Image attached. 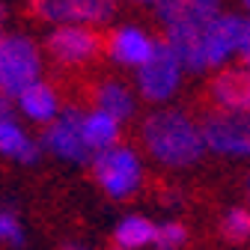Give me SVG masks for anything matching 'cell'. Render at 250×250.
Here are the masks:
<instances>
[{
  "instance_id": "obj_1",
  "label": "cell",
  "mask_w": 250,
  "mask_h": 250,
  "mask_svg": "<svg viewBox=\"0 0 250 250\" xmlns=\"http://www.w3.org/2000/svg\"><path fill=\"white\" fill-rule=\"evenodd\" d=\"M143 143L155 161L167 167H191L203 149V128L182 110H158L143 122Z\"/></svg>"
},
{
  "instance_id": "obj_2",
  "label": "cell",
  "mask_w": 250,
  "mask_h": 250,
  "mask_svg": "<svg viewBox=\"0 0 250 250\" xmlns=\"http://www.w3.org/2000/svg\"><path fill=\"white\" fill-rule=\"evenodd\" d=\"M221 15L214 0H185V9L176 21L167 24V48L176 54L182 69H206V30Z\"/></svg>"
},
{
  "instance_id": "obj_3",
  "label": "cell",
  "mask_w": 250,
  "mask_h": 250,
  "mask_svg": "<svg viewBox=\"0 0 250 250\" xmlns=\"http://www.w3.org/2000/svg\"><path fill=\"white\" fill-rule=\"evenodd\" d=\"M39 51L27 36H0V92L21 96L27 86L39 83Z\"/></svg>"
},
{
  "instance_id": "obj_4",
  "label": "cell",
  "mask_w": 250,
  "mask_h": 250,
  "mask_svg": "<svg viewBox=\"0 0 250 250\" xmlns=\"http://www.w3.org/2000/svg\"><path fill=\"white\" fill-rule=\"evenodd\" d=\"M92 173H96L102 191L113 200L131 197L140 188V179H143L140 158L131 149H122V146H113V149L96 155L92 158Z\"/></svg>"
},
{
  "instance_id": "obj_5",
  "label": "cell",
  "mask_w": 250,
  "mask_h": 250,
  "mask_svg": "<svg viewBox=\"0 0 250 250\" xmlns=\"http://www.w3.org/2000/svg\"><path fill=\"white\" fill-rule=\"evenodd\" d=\"M206 149L232 158H250V113L217 110L203 122Z\"/></svg>"
},
{
  "instance_id": "obj_6",
  "label": "cell",
  "mask_w": 250,
  "mask_h": 250,
  "mask_svg": "<svg viewBox=\"0 0 250 250\" xmlns=\"http://www.w3.org/2000/svg\"><path fill=\"white\" fill-rule=\"evenodd\" d=\"M45 149L54 152L62 161H72V164L92 161V152L86 149V140H83V113L75 107L60 110V116L45 131Z\"/></svg>"
},
{
  "instance_id": "obj_7",
  "label": "cell",
  "mask_w": 250,
  "mask_h": 250,
  "mask_svg": "<svg viewBox=\"0 0 250 250\" xmlns=\"http://www.w3.org/2000/svg\"><path fill=\"white\" fill-rule=\"evenodd\" d=\"M179 81H182V62L167 48V42H158L152 60L143 69H137V89L149 102H164L179 89Z\"/></svg>"
},
{
  "instance_id": "obj_8",
  "label": "cell",
  "mask_w": 250,
  "mask_h": 250,
  "mask_svg": "<svg viewBox=\"0 0 250 250\" xmlns=\"http://www.w3.org/2000/svg\"><path fill=\"white\" fill-rule=\"evenodd\" d=\"M33 9L48 21H60L62 27H83L89 21H107L113 15V3H104V0H42Z\"/></svg>"
},
{
  "instance_id": "obj_9",
  "label": "cell",
  "mask_w": 250,
  "mask_h": 250,
  "mask_svg": "<svg viewBox=\"0 0 250 250\" xmlns=\"http://www.w3.org/2000/svg\"><path fill=\"white\" fill-rule=\"evenodd\" d=\"M241 36H244V18L221 12L206 30V66H221L232 54H238Z\"/></svg>"
},
{
  "instance_id": "obj_10",
  "label": "cell",
  "mask_w": 250,
  "mask_h": 250,
  "mask_svg": "<svg viewBox=\"0 0 250 250\" xmlns=\"http://www.w3.org/2000/svg\"><path fill=\"white\" fill-rule=\"evenodd\" d=\"M48 48L60 62H86L99 51V36L89 27L66 24L48 36Z\"/></svg>"
},
{
  "instance_id": "obj_11",
  "label": "cell",
  "mask_w": 250,
  "mask_h": 250,
  "mask_svg": "<svg viewBox=\"0 0 250 250\" xmlns=\"http://www.w3.org/2000/svg\"><path fill=\"white\" fill-rule=\"evenodd\" d=\"M211 99L227 113H250V69H227L211 81Z\"/></svg>"
},
{
  "instance_id": "obj_12",
  "label": "cell",
  "mask_w": 250,
  "mask_h": 250,
  "mask_svg": "<svg viewBox=\"0 0 250 250\" xmlns=\"http://www.w3.org/2000/svg\"><path fill=\"white\" fill-rule=\"evenodd\" d=\"M155 48H158V42H152V36L143 33L140 27H122L110 36V54H113L116 62H122V66L143 69L152 60Z\"/></svg>"
},
{
  "instance_id": "obj_13",
  "label": "cell",
  "mask_w": 250,
  "mask_h": 250,
  "mask_svg": "<svg viewBox=\"0 0 250 250\" xmlns=\"http://www.w3.org/2000/svg\"><path fill=\"white\" fill-rule=\"evenodd\" d=\"M18 107L27 119H33V122H54L60 116V104H57V96H54V89L48 83H33V86H27L21 96H18Z\"/></svg>"
},
{
  "instance_id": "obj_14",
  "label": "cell",
  "mask_w": 250,
  "mask_h": 250,
  "mask_svg": "<svg viewBox=\"0 0 250 250\" xmlns=\"http://www.w3.org/2000/svg\"><path fill=\"white\" fill-rule=\"evenodd\" d=\"M116 137H119V122L113 116L102 113L99 107L83 116V140H86V149L92 152V158L113 149Z\"/></svg>"
},
{
  "instance_id": "obj_15",
  "label": "cell",
  "mask_w": 250,
  "mask_h": 250,
  "mask_svg": "<svg viewBox=\"0 0 250 250\" xmlns=\"http://www.w3.org/2000/svg\"><path fill=\"white\" fill-rule=\"evenodd\" d=\"M0 155L21 164H33L39 161V146L24 134L15 119H0Z\"/></svg>"
},
{
  "instance_id": "obj_16",
  "label": "cell",
  "mask_w": 250,
  "mask_h": 250,
  "mask_svg": "<svg viewBox=\"0 0 250 250\" xmlns=\"http://www.w3.org/2000/svg\"><path fill=\"white\" fill-rule=\"evenodd\" d=\"M96 104H99L102 113L113 116L116 122L128 119V116L137 110L134 92L125 86V83H119V81H107V83H102V86L96 89Z\"/></svg>"
},
{
  "instance_id": "obj_17",
  "label": "cell",
  "mask_w": 250,
  "mask_h": 250,
  "mask_svg": "<svg viewBox=\"0 0 250 250\" xmlns=\"http://www.w3.org/2000/svg\"><path fill=\"white\" fill-rule=\"evenodd\" d=\"M155 227L152 221H146V217L140 214H131V217H125V221L116 227V244L119 250H137V247H146L155 241Z\"/></svg>"
},
{
  "instance_id": "obj_18",
  "label": "cell",
  "mask_w": 250,
  "mask_h": 250,
  "mask_svg": "<svg viewBox=\"0 0 250 250\" xmlns=\"http://www.w3.org/2000/svg\"><path fill=\"white\" fill-rule=\"evenodd\" d=\"M221 232L229 241H247L250 238V211L244 208H229L221 221Z\"/></svg>"
},
{
  "instance_id": "obj_19",
  "label": "cell",
  "mask_w": 250,
  "mask_h": 250,
  "mask_svg": "<svg viewBox=\"0 0 250 250\" xmlns=\"http://www.w3.org/2000/svg\"><path fill=\"white\" fill-rule=\"evenodd\" d=\"M185 227L182 224H164V227H158L155 229V250H179L182 244H185Z\"/></svg>"
},
{
  "instance_id": "obj_20",
  "label": "cell",
  "mask_w": 250,
  "mask_h": 250,
  "mask_svg": "<svg viewBox=\"0 0 250 250\" xmlns=\"http://www.w3.org/2000/svg\"><path fill=\"white\" fill-rule=\"evenodd\" d=\"M0 241L3 244H24V229L12 211H0Z\"/></svg>"
},
{
  "instance_id": "obj_21",
  "label": "cell",
  "mask_w": 250,
  "mask_h": 250,
  "mask_svg": "<svg viewBox=\"0 0 250 250\" xmlns=\"http://www.w3.org/2000/svg\"><path fill=\"white\" fill-rule=\"evenodd\" d=\"M241 60H244V66L250 69V21H244V36H241V48H238Z\"/></svg>"
},
{
  "instance_id": "obj_22",
  "label": "cell",
  "mask_w": 250,
  "mask_h": 250,
  "mask_svg": "<svg viewBox=\"0 0 250 250\" xmlns=\"http://www.w3.org/2000/svg\"><path fill=\"white\" fill-rule=\"evenodd\" d=\"M9 113H12V102H9V96L0 92V119H12Z\"/></svg>"
},
{
  "instance_id": "obj_23",
  "label": "cell",
  "mask_w": 250,
  "mask_h": 250,
  "mask_svg": "<svg viewBox=\"0 0 250 250\" xmlns=\"http://www.w3.org/2000/svg\"><path fill=\"white\" fill-rule=\"evenodd\" d=\"M62 250H89V247H83V244H66Z\"/></svg>"
},
{
  "instance_id": "obj_24",
  "label": "cell",
  "mask_w": 250,
  "mask_h": 250,
  "mask_svg": "<svg viewBox=\"0 0 250 250\" xmlns=\"http://www.w3.org/2000/svg\"><path fill=\"white\" fill-rule=\"evenodd\" d=\"M244 191H247V200H250V176H247V185H244Z\"/></svg>"
},
{
  "instance_id": "obj_25",
  "label": "cell",
  "mask_w": 250,
  "mask_h": 250,
  "mask_svg": "<svg viewBox=\"0 0 250 250\" xmlns=\"http://www.w3.org/2000/svg\"><path fill=\"white\" fill-rule=\"evenodd\" d=\"M247 12H250V0H247Z\"/></svg>"
},
{
  "instance_id": "obj_26",
  "label": "cell",
  "mask_w": 250,
  "mask_h": 250,
  "mask_svg": "<svg viewBox=\"0 0 250 250\" xmlns=\"http://www.w3.org/2000/svg\"><path fill=\"white\" fill-rule=\"evenodd\" d=\"M0 15H3V6H0Z\"/></svg>"
}]
</instances>
